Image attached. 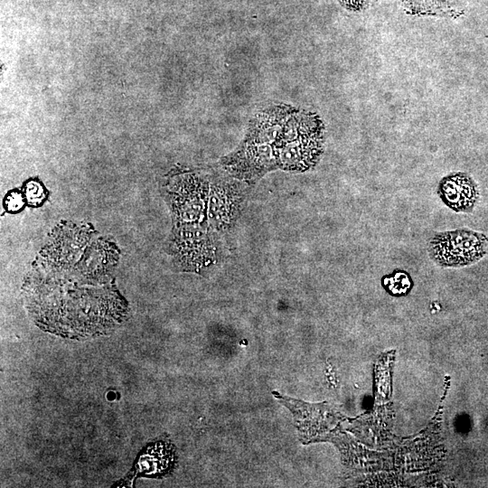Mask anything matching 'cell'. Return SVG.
<instances>
[{
  "instance_id": "obj_10",
  "label": "cell",
  "mask_w": 488,
  "mask_h": 488,
  "mask_svg": "<svg viewBox=\"0 0 488 488\" xmlns=\"http://www.w3.org/2000/svg\"><path fill=\"white\" fill-rule=\"evenodd\" d=\"M23 204L21 196L15 193H13L9 196L8 208L10 210H17Z\"/></svg>"
},
{
  "instance_id": "obj_7",
  "label": "cell",
  "mask_w": 488,
  "mask_h": 488,
  "mask_svg": "<svg viewBox=\"0 0 488 488\" xmlns=\"http://www.w3.org/2000/svg\"><path fill=\"white\" fill-rule=\"evenodd\" d=\"M381 284L391 296H401L410 291L413 281L408 272L396 269L391 274L382 277Z\"/></svg>"
},
{
  "instance_id": "obj_2",
  "label": "cell",
  "mask_w": 488,
  "mask_h": 488,
  "mask_svg": "<svg viewBox=\"0 0 488 488\" xmlns=\"http://www.w3.org/2000/svg\"><path fill=\"white\" fill-rule=\"evenodd\" d=\"M294 107L277 104L267 107L249 122L240 145L221 161L235 177L253 180L280 168L290 142L289 117Z\"/></svg>"
},
{
  "instance_id": "obj_3",
  "label": "cell",
  "mask_w": 488,
  "mask_h": 488,
  "mask_svg": "<svg viewBox=\"0 0 488 488\" xmlns=\"http://www.w3.org/2000/svg\"><path fill=\"white\" fill-rule=\"evenodd\" d=\"M428 254L439 266L460 267L476 263L488 252V236L469 229H457L434 235Z\"/></svg>"
},
{
  "instance_id": "obj_8",
  "label": "cell",
  "mask_w": 488,
  "mask_h": 488,
  "mask_svg": "<svg viewBox=\"0 0 488 488\" xmlns=\"http://www.w3.org/2000/svg\"><path fill=\"white\" fill-rule=\"evenodd\" d=\"M349 11L359 12L367 9L375 0H337Z\"/></svg>"
},
{
  "instance_id": "obj_6",
  "label": "cell",
  "mask_w": 488,
  "mask_h": 488,
  "mask_svg": "<svg viewBox=\"0 0 488 488\" xmlns=\"http://www.w3.org/2000/svg\"><path fill=\"white\" fill-rule=\"evenodd\" d=\"M406 12L412 15L456 17L463 13V0H401Z\"/></svg>"
},
{
  "instance_id": "obj_4",
  "label": "cell",
  "mask_w": 488,
  "mask_h": 488,
  "mask_svg": "<svg viewBox=\"0 0 488 488\" xmlns=\"http://www.w3.org/2000/svg\"><path fill=\"white\" fill-rule=\"evenodd\" d=\"M437 194L455 212H472L479 199L477 183L464 172L451 173L443 177L437 186Z\"/></svg>"
},
{
  "instance_id": "obj_9",
  "label": "cell",
  "mask_w": 488,
  "mask_h": 488,
  "mask_svg": "<svg viewBox=\"0 0 488 488\" xmlns=\"http://www.w3.org/2000/svg\"><path fill=\"white\" fill-rule=\"evenodd\" d=\"M39 190H42L41 187L34 183H32L31 185L27 187V196L30 202H33L34 200H41L42 192H39Z\"/></svg>"
},
{
  "instance_id": "obj_1",
  "label": "cell",
  "mask_w": 488,
  "mask_h": 488,
  "mask_svg": "<svg viewBox=\"0 0 488 488\" xmlns=\"http://www.w3.org/2000/svg\"><path fill=\"white\" fill-rule=\"evenodd\" d=\"M115 247L87 229H59L23 286L26 307L42 330L69 339L105 334L127 314L111 271Z\"/></svg>"
},
{
  "instance_id": "obj_5",
  "label": "cell",
  "mask_w": 488,
  "mask_h": 488,
  "mask_svg": "<svg viewBox=\"0 0 488 488\" xmlns=\"http://www.w3.org/2000/svg\"><path fill=\"white\" fill-rule=\"evenodd\" d=\"M211 194L210 218L219 230L228 228L240 208L244 192L236 183L221 181L213 185Z\"/></svg>"
}]
</instances>
